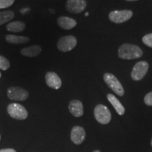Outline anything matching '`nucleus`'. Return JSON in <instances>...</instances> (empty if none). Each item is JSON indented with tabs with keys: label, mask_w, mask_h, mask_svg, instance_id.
Returning <instances> with one entry per match:
<instances>
[{
	"label": "nucleus",
	"mask_w": 152,
	"mask_h": 152,
	"mask_svg": "<svg viewBox=\"0 0 152 152\" xmlns=\"http://www.w3.org/2000/svg\"><path fill=\"white\" fill-rule=\"evenodd\" d=\"M143 52L137 45L132 44H123L118 49V56L122 59L131 60L142 56Z\"/></svg>",
	"instance_id": "obj_1"
},
{
	"label": "nucleus",
	"mask_w": 152,
	"mask_h": 152,
	"mask_svg": "<svg viewBox=\"0 0 152 152\" xmlns=\"http://www.w3.org/2000/svg\"><path fill=\"white\" fill-rule=\"evenodd\" d=\"M104 80L106 84L109 86L115 94L118 96H123L124 95L125 91L123 89V85L120 83L118 80L115 75L111 73H106L104 75Z\"/></svg>",
	"instance_id": "obj_2"
},
{
	"label": "nucleus",
	"mask_w": 152,
	"mask_h": 152,
	"mask_svg": "<svg viewBox=\"0 0 152 152\" xmlns=\"http://www.w3.org/2000/svg\"><path fill=\"white\" fill-rule=\"evenodd\" d=\"M94 117L101 124H108L111 120V113L106 106L99 104L95 107L94 111Z\"/></svg>",
	"instance_id": "obj_3"
},
{
	"label": "nucleus",
	"mask_w": 152,
	"mask_h": 152,
	"mask_svg": "<svg viewBox=\"0 0 152 152\" xmlns=\"http://www.w3.org/2000/svg\"><path fill=\"white\" fill-rule=\"evenodd\" d=\"M9 115L13 118L17 120H25L28 118V113L24 106L19 104H10L7 108Z\"/></svg>",
	"instance_id": "obj_4"
},
{
	"label": "nucleus",
	"mask_w": 152,
	"mask_h": 152,
	"mask_svg": "<svg viewBox=\"0 0 152 152\" xmlns=\"http://www.w3.org/2000/svg\"><path fill=\"white\" fill-rule=\"evenodd\" d=\"M77 45V39L72 35H67L61 37L57 43L58 50L63 52H67L74 49Z\"/></svg>",
	"instance_id": "obj_5"
},
{
	"label": "nucleus",
	"mask_w": 152,
	"mask_h": 152,
	"mask_svg": "<svg viewBox=\"0 0 152 152\" xmlns=\"http://www.w3.org/2000/svg\"><path fill=\"white\" fill-rule=\"evenodd\" d=\"M149 69V64L147 61L137 62L133 67L131 73V77L135 81L141 80L144 78Z\"/></svg>",
	"instance_id": "obj_6"
},
{
	"label": "nucleus",
	"mask_w": 152,
	"mask_h": 152,
	"mask_svg": "<svg viewBox=\"0 0 152 152\" xmlns=\"http://www.w3.org/2000/svg\"><path fill=\"white\" fill-rule=\"evenodd\" d=\"M133 12L130 10L113 11L109 15L111 21L115 23H121L128 21L132 18Z\"/></svg>",
	"instance_id": "obj_7"
},
{
	"label": "nucleus",
	"mask_w": 152,
	"mask_h": 152,
	"mask_svg": "<svg viewBox=\"0 0 152 152\" xmlns=\"http://www.w3.org/2000/svg\"><path fill=\"white\" fill-rule=\"evenodd\" d=\"M7 96L11 100L25 101L28 99L29 94H28V91L21 87H11L8 89Z\"/></svg>",
	"instance_id": "obj_8"
},
{
	"label": "nucleus",
	"mask_w": 152,
	"mask_h": 152,
	"mask_svg": "<svg viewBox=\"0 0 152 152\" xmlns=\"http://www.w3.org/2000/svg\"><path fill=\"white\" fill-rule=\"evenodd\" d=\"M87 7L85 0H67L66 8L68 11L73 14H80Z\"/></svg>",
	"instance_id": "obj_9"
},
{
	"label": "nucleus",
	"mask_w": 152,
	"mask_h": 152,
	"mask_svg": "<svg viewBox=\"0 0 152 152\" xmlns=\"http://www.w3.org/2000/svg\"><path fill=\"white\" fill-rule=\"evenodd\" d=\"M72 142L75 144H80L85 139V129L80 126H75L72 128L71 133Z\"/></svg>",
	"instance_id": "obj_10"
},
{
	"label": "nucleus",
	"mask_w": 152,
	"mask_h": 152,
	"mask_svg": "<svg viewBox=\"0 0 152 152\" xmlns=\"http://www.w3.org/2000/svg\"><path fill=\"white\" fill-rule=\"evenodd\" d=\"M46 83L47 85L51 88L54 90H58L61 87V80L56 73L54 72H48L45 75Z\"/></svg>",
	"instance_id": "obj_11"
},
{
	"label": "nucleus",
	"mask_w": 152,
	"mask_h": 152,
	"mask_svg": "<svg viewBox=\"0 0 152 152\" xmlns=\"http://www.w3.org/2000/svg\"><path fill=\"white\" fill-rule=\"evenodd\" d=\"M68 109L71 113L75 117H80L84 113L83 103L79 100H72L70 102Z\"/></svg>",
	"instance_id": "obj_12"
},
{
	"label": "nucleus",
	"mask_w": 152,
	"mask_h": 152,
	"mask_svg": "<svg viewBox=\"0 0 152 152\" xmlns=\"http://www.w3.org/2000/svg\"><path fill=\"white\" fill-rule=\"evenodd\" d=\"M57 23L61 28L65 30H71L77 25V22L71 18L67 16H61L57 19Z\"/></svg>",
	"instance_id": "obj_13"
},
{
	"label": "nucleus",
	"mask_w": 152,
	"mask_h": 152,
	"mask_svg": "<svg viewBox=\"0 0 152 152\" xmlns=\"http://www.w3.org/2000/svg\"><path fill=\"white\" fill-rule=\"evenodd\" d=\"M107 99L109 101L111 105L113 106L114 109L119 115H122L125 113V108L122 105V104L120 102V101L115 97V96L111 94H109L107 95Z\"/></svg>",
	"instance_id": "obj_14"
},
{
	"label": "nucleus",
	"mask_w": 152,
	"mask_h": 152,
	"mask_svg": "<svg viewBox=\"0 0 152 152\" xmlns=\"http://www.w3.org/2000/svg\"><path fill=\"white\" fill-rule=\"evenodd\" d=\"M42 48L39 45H33L30 46L27 48L23 49L20 51V53L23 56H28V57H35L39 55V53L41 52Z\"/></svg>",
	"instance_id": "obj_15"
},
{
	"label": "nucleus",
	"mask_w": 152,
	"mask_h": 152,
	"mask_svg": "<svg viewBox=\"0 0 152 152\" xmlns=\"http://www.w3.org/2000/svg\"><path fill=\"white\" fill-rule=\"evenodd\" d=\"M6 40L11 44H24L29 42V37L25 36L7 35L5 37Z\"/></svg>",
	"instance_id": "obj_16"
},
{
	"label": "nucleus",
	"mask_w": 152,
	"mask_h": 152,
	"mask_svg": "<svg viewBox=\"0 0 152 152\" xmlns=\"http://www.w3.org/2000/svg\"><path fill=\"white\" fill-rule=\"evenodd\" d=\"M26 28V24L22 21L11 22L7 26V29L13 33H20Z\"/></svg>",
	"instance_id": "obj_17"
},
{
	"label": "nucleus",
	"mask_w": 152,
	"mask_h": 152,
	"mask_svg": "<svg viewBox=\"0 0 152 152\" xmlns=\"http://www.w3.org/2000/svg\"><path fill=\"white\" fill-rule=\"evenodd\" d=\"M14 17V13L11 11H6L0 12V26L9 22Z\"/></svg>",
	"instance_id": "obj_18"
},
{
	"label": "nucleus",
	"mask_w": 152,
	"mask_h": 152,
	"mask_svg": "<svg viewBox=\"0 0 152 152\" xmlns=\"http://www.w3.org/2000/svg\"><path fill=\"white\" fill-rule=\"evenodd\" d=\"M10 67V63L5 57L0 55V69L6 71Z\"/></svg>",
	"instance_id": "obj_19"
},
{
	"label": "nucleus",
	"mask_w": 152,
	"mask_h": 152,
	"mask_svg": "<svg viewBox=\"0 0 152 152\" xmlns=\"http://www.w3.org/2000/svg\"><path fill=\"white\" fill-rule=\"evenodd\" d=\"M142 42L144 45L152 48V33L147 34L142 38Z\"/></svg>",
	"instance_id": "obj_20"
},
{
	"label": "nucleus",
	"mask_w": 152,
	"mask_h": 152,
	"mask_svg": "<svg viewBox=\"0 0 152 152\" xmlns=\"http://www.w3.org/2000/svg\"><path fill=\"white\" fill-rule=\"evenodd\" d=\"M15 0H0V9L8 8L14 3Z\"/></svg>",
	"instance_id": "obj_21"
},
{
	"label": "nucleus",
	"mask_w": 152,
	"mask_h": 152,
	"mask_svg": "<svg viewBox=\"0 0 152 152\" xmlns=\"http://www.w3.org/2000/svg\"><path fill=\"white\" fill-rule=\"evenodd\" d=\"M144 103L147 106H152V92L148 93L144 97Z\"/></svg>",
	"instance_id": "obj_22"
},
{
	"label": "nucleus",
	"mask_w": 152,
	"mask_h": 152,
	"mask_svg": "<svg viewBox=\"0 0 152 152\" xmlns=\"http://www.w3.org/2000/svg\"><path fill=\"white\" fill-rule=\"evenodd\" d=\"M0 152H16L13 149H4L0 150Z\"/></svg>",
	"instance_id": "obj_23"
},
{
	"label": "nucleus",
	"mask_w": 152,
	"mask_h": 152,
	"mask_svg": "<svg viewBox=\"0 0 152 152\" xmlns=\"http://www.w3.org/2000/svg\"><path fill=\"white\" fill-rule=\"evenodd\" d=\"M28 10H29V9H27V8H26V9H22L21 11H20V12L23 13V14H25V13L27 12V11H28Z\"/></svg>",
	"instance_id": "obj_24"
},
{
	"label": "nucleus",
	"mask_w": 152,
	"mask_h": 152,
	"mask_svg": "<svg viewBox=\"0 0 152 152\" xmlns=\"http://www.w3.org/2000/svg\"><path fill=\"white\" fill-rule=\"evenodd\" d=\"M126 1H137V0H126Z\"/></svg>",
	"instance_id": "obj_25"
},
{
	"label": "nucleus",
	"mask_w": 152,
	"mask_h": 152,
	"mask_svg": "<svg viewBox=\"0 0 152 152\" xmlns=\"http://www.w3.org/2000/svg\"><path fill=\"white\" fill-rule=\"evenodd\" d=\"M88 15H89V13L87 12L86 14H85V16H88Z\"/></svg>",
	"instance_id": "obj_26"
},
{
	"label": "nucleus",
	"mask_w": 152,
	"mask_h": 152,
	"mask_svg": "<svg viewBox=\"0 0 152 152\" xmlns=\"http://www.w3.org/2000/svg\"><path fill=\"white\" fill-rule=\"evenodd\" d=\"M93 152H101V151H98V150H96V151H94Z\"/></svg>",
	"instance_id": "obj_27"
},
{
	"label": "nucleus",
	"mask_w": 152,
	"mask_h": 152,
	"mask_svg": "<svg viewBox=\"0 0 152 152\" xmlns=\"http://www.w3.org/2000/svg\"><path fill=\"white\" fill-rule=\"evenodd\" d=\"M151 146H152V139H151Z\"/></svg>",
	"instance_id": "obj_28"
},
{
	"label": "nucleus",
	"mask_w": 152,
	"mask_h": 152,
	"mask_svg": "<svg viewBox=\"0 0 152 152\" xmlns=\"http://www.w3.org/2000/svg\"><path fill=\"white\" fill-rule=\"evenodd\" d=\"M0 77H1V73H0Z\"/></svg>",
	"instance_id": "obj_29"
},
{
	"label": "nucleus",
	"mask_w": 152,
	"mask_h": 152,
	"mask_svg": "<svg viewBox=\"0 0 152 152\" xmlns=\"http://www.w3.org/2000/svg\"><path fill=\"white\" fill-rule=\"evenodd\" d=\"M0 140H1V135H0Z\"/></svg>",
	"instance_id": "obj_30"
}]
</instances>
